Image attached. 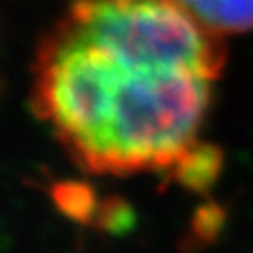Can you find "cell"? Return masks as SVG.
Instances as JSON below:
<instances>
[{"label":"cell","instance_id":"cell-4","mask_svg":"<svg viewBox=\"0 0 253 253\" xmlns=\"http://www.w3.org/2000/svg\"><path fill=\"white\" fill-rule=\"evenodd\" d=\"M51 201L68 219L81 221V224H93L95 211L99 207V196L93 186L84 181H55L49 188Z\"/></svg>","mask_w":253,"mask_h":253},{"label":"cell","instance_id":"cell-5","mask_svg":"<svg viewBox=\"0 0 253 253\" xmlns=\"http://www.w3.org/2000/svg\"><path fill=\"white\" fill-rule=\"evenodd\" d=\"M133 224H135V211L131 205L125 199H118V196H106L99 201L91 226L110 234H123L131 230Z\"/></svg>","mask_w":253,"mask_h":253},{"label":"cell","instance_id":"cell-3","mask_svg":"<svg viewBox=\"0 0 253 253\" xmlns=\"http://www.w3.org/2000/svg\"><path fill=\"white\" fill-rule=\"evenodd\" d=\"M219 169L221 150L207 141H199L177 158V163L165 173V179L192 192H207L219 177Z\"/></svg>","mask_w":253,"mask_h":253},{"label":"cell","instance_id":"cell-2","mask_svg":"<svg viewBox=\"0 0 253 253\" xmlns=\"http://www.w3.org/2000/svg\"><path fill=\"white\" fill-rule=\"evenodd\" d=\"M196 26L217 38L253 30V0H169Z\"/></svg>","mask_w":253,"mask_h":253},{"label":"cell","instance_id":"cell-1","mask_svg":"<svg viewBox=\"0 0 253 253\" xmlns=\"http://www.w3.org/2000/svg\"><path fill=\"white\" fill-rule=\"evenodd\" d=\"M224 66V38L169 0H74L38 44L32 108L83 169L165 175L201 141Z\"/></svg>","mask_w":253,"mask_h":253}]
</instances>
